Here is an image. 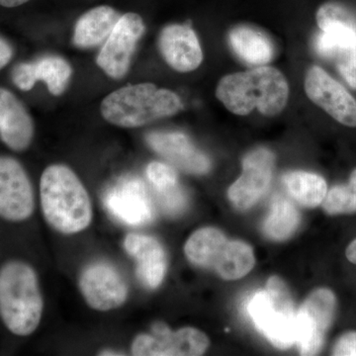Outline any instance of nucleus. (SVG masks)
<instances>
[{"label": "nucleus", "instance_id": "nucleus-1", "mask_svg": "<svg viewBox=\"0 0 356 356\" xmlns=\"http://www.w3.org/2000/svg\"><path fill=\"white\" fill-rule=\"evenodd\" d=\"M40 204L44 221L63 235H76L92 222L90 196L69 166L57 163L44 168L40 179Z\"/></svg>", "mask_w": 356, "mask_h": 356}, {"label": "nucleus", "instance_id": "nucleus-2", "mask_svg": "<svg viewBox=\"0 0 356 356\" xmlns=\"http://www.w3.org/2000/svg\"><path fill=\"white\" fill-rule=\"evenodd\" d=\"M216 96L232 113L245 116L257 109L273 117L286 107L289 86L280 70L261 65L222 77Z\"/></svg>", "mask_w": 356, "mask_h": 356}, {"label": "nucleus", "instance_id": "nucleus-3", "mask_svg": "<svg viewBox=\"0 0 356 356\" xmlns=\"http://www.w3.org/2000/svg\"><path fill=\"white\" fill-rule=\"evenodd\" d=\"M44 306L38 274L31 264L13 259L0 266V320L11 334H34L41 324Z\"/></svg>", "mask_w": 356, "mask_h": 356}, {"label": "nucleus", "instance_id": "nucleus-4", "mask_svg": "<svg viewBox=\"0 0 356 356\" xmlns=\"http://www.w3.org/2000/svg\"><path fill=\"white\" fill-rule=\"evenodd\" d=\"M184 108L177 93L153 83L124 86L102 102L103 118L121 128H138L173 116Z\"/></svg>", "mask_w": 356, "mask_h": 356}, {"label": "nucleus", "instance_id": "nucleus-5", "mask_svg": "<svg viewBox=\"0 0 356 356\" xmlns=\"http://www.w3.org/2000/svg\"><path fill=\"white\" fill-rule=\"evenodd\" d=\"M192 264L216 271L226 280H240L254 266L252 247L242 241H229L220 229L206 227L194 232L184 245Z\"/></svg>", "mask_w": 356, "mask_h": 356}, {"label": "nucleus", "instance_id": "nucleus-6", "mask_svg": "<svg viewBox=\"0 0 356 356\" xmlns=\"http://www.w3.org/2000/svg\"><path fill=\"white\" fill-rule=\"evenodd\" d=\"M248 312L255 327L280 350L296 343L297 312L286 283L278 276L267 281L266 290L248 302Z\"/></svg>", "mask_w": 356, "mask_h": 356}, {"label": "nucleus", "instance_id": "nucleus-7", "mask_svg": "<svg viewBox=\"0 0 356 356\" xmlns=\"http://www.w3.org/2000/svg\"><path fill=\"white\" fill-rule=\"evenodd\" d=\"M209 339L195 327L172 332L163 322L154 323L152 334H138L131 344L134 356H198L209 348Z\"/></svg>", "mask_w": 356, "mask_h": 356}, {"label": "nucleus", "instance_id": "nucleus-8", "mask_svg": "<svg viewBox=\"0 0 356 356\" xmlns=\"http://www.w3.org/2000/svg\"><path fill=\"white\" fill-rule=\"evenodd\" d=\"M145 30L146 25L140 14H122L98 54L96 64L111 79H123L128 74L136 47Z\"/></svg>", "mask_w": 356, "mask_h": 356}, {"label": "nucleus", "instance_id": "nucleus-9", "mask_svg": "<svg viewBox=\"0 0 356 356\" xmlns=\"http://www.w3.org/2000/svg\"><path fill=\"white\" fill-rule=\"evenodd\" d=\"M35 208L34 188L24 166L16 159L0 156V219L25 222Z\"/></svg>", "mask_w": 356, "mask_h": 356}, {"label": "nucleus", "instance_id": "nucleus-10", "mask_svg": "<svg viewBox=\"0 0 356 356\" xmlns=\"http://www.w3.org/2000/svg\"><path fill=\"white\" fill-rule=\"evenodd\" d=\"M336 297L331 290H315L297 312L296 343L302 355H316L322 348L331 327Z\"/></svg>", "mask_w": 356, "mask_h": 356}, {"label": "nucleus", "instance_id": "nucleus-11", "mask_svg": "<svg viewBox=\"0 0 356 356\" xmlns=\"http://www.w3.org/2000/svg\"><path fill=\"white\" fill-rule=\"evenodd\" d=\"M81 296L92 310L109 312L127 302L129 288L120 273L106 262H95L81 271L79 278Z\"/></svg>", "mask_w": 356, "mask_h": 356}, {"label": "nucleus", "instance_id": "nucleus-12", "mask_svg": "<svg viewBox=\"0 0 356 356\" xmlns=\"http://www.w3.org/2000/svg\"><path fill=\"white\" fill-rule=\"evenodd\" d=\"M275 156L264 147L254 149L245 156L243 172L232 184L228 197L240 210H248L266 194L273 179Z\"/></svg>", "mask_w": 356, "mask_h": 356}, {"label": "nucleus", "instance_id": "nucleus-13", "mask_svg": "<svg viewBox=\"0 0 356 356\" xmlns=\"http://www.w3.org/2000/svg\"><path fill=\"white\" fill-rule=\"evenodd\" d=\"M316 51L336 63L341 76L356 89V21L336 20L320 28Z\"/></svg>", "mask_w": 356, "mask_h": 356}, {"label": "nucleus", "instance_id": "nucleus-14", "mask_svg": "<svg viewBox=\"0 0 356 356\" xmlns=\"http://www.w3.org/2000/svg\"><path fill=\"white\" fill-rule=\"evenodd\" d=\"M305 91L309 99L334 120L348 127H356V100L322 67L314 65L308 70Z\"/></svg>", "mask_w": 356, "mask_h": 356}, {"label": "nucleus", "instance_id": "nucleus-15", "mask_svg": "<svg viewBox=\"0 0 356 356\" xmlns=\"http://www.w3.org/2000/svg\"><path fill=\"white\" fill-rule=\"evenodd\" d=\"M72 76V67L58 56H44L29 63H21L13 70V83L23 91H29L37 81H43L51 95H62Z\"/></svg>", "mask_w": 356, "mask_h": 356}, {"label": "nucleus", "instance_id": "nucleus-16", "mask_svg": "<svg viewBox=\"0 0 356 356\" xmlns=\"http://www.w3.org/2000/svg\"><path fill=\"white\" fill-rule=\"evenodd\" d=\"M159 48L166 64L179 72H193L203 60L197 35L187 25L172 24L161 30Z\"/></svg>", "mask_w": 356, "mask_h": 356}, {"label": "nucleus", "instance_id": "nucleus-17", "mask_svg": "<svg viewBox=\"0 0 356 356\" xmlns=\"http://www.w3.org/2000/svg\"><path fill=\"white\" fill-rule=\"evenodd\" d=\"M146 140L156 154L184 172L201 175L210 170V159L184 134L149 133Z\"/></svg>", "mask_w": 356, "mask_h": 356}, {"label": "nucleus", "instance_id": "nucleus-18", "mask_svg": "<svg viewBox=\"0 0 356 356\" xmlns=\"http://www.w3.org/2000/svg\"><path fill=\"white\" fill-rule=\"evenodd\" d=\"M34 134V121L24 104L10 90L0 88V140L20 153L31 146Z\"/></svg>", "mask_w": 356, "mask_h": 356}, {"label": "nucleus", "instance_id": "nucleus-19", "mask_svg": "<svg viewBox=\"0 0 356 356\" xmlns=\"http://www.w3.org/2000/svg\"><path fill=\"white\" fill-rule=\"evenodd\" d=\"M126 252L137 262V276L145 287L156 289L165 277L168 259L163 245L151 236L130 233L123 243Z\"/></svg>", "mask_w": 356, "mask_h": 356}, {"label": "nucleus", "instance_id": "nucleus-20", "mask_svg": "<svg viewBox=\"0 0 356 356\" xmlns=\"http://www.w3.org/2000/svg\"><path fill=\"white\" fill-rule=\"evenodd\" d=\"M122 14L110 6H98L79 16L74 26V44L79 49H92L105 43Z\"/></svg>", "mask_w": 356, "mask_h": 356}, {"label": "nucleus", "instance_id": "nucleus-21", "mask_svg": "<svg viewBox=\"0 0 356 356\" xmlns=\"http://www.w3.org/2000/svg\"><path fill=\"white\" fill-rule=\"evenodd\" d=\"M107 205L115 216L129 224H144L153 216L144 186L137 180L125 182L110 192Z\"/></svg>", "mask_w": 356, "mask_h": 356}, {"label": "nucleus", "instance_id": "nucleus-22", "mask_svg": "<svg viewBox=\"0 0 356 356\" xmlns=\"http://www.w3.org/2000/svg\"><path fill=\"white\" fill-rule=\"evenodd\" d=\"M232 50L248 65L261 67L273 60L274 46L264 33L248 26L234 28L229 34Z\"/></svg>", "mask_w": 356, "mask_h": 356}, {"label": "nucleus", "instance_id": "nucleus-23", "mask_svg": "<svg viewBox=\"0 0 356 356\" xmlns=\"http://www.w3.org/2000/svg\"><path fill=\"white\" fill-rule=\"evenodd\" d=\"M283 184L293 199L307 208L317 207L327 193V182L315 173L289 172L283 177Z\"/></svg>", "mask_w": 356, "mask_h": 356}, {"label": "nucleus", "instance_id": "nucleus-24", "mask_svg": "<svg viewBox=\"0 0 356 356\" xmlns=\"http://www.w3.org/2000/svg\"><path fill=\"white\" fill-rule=\"evenodd\" d=\"M299 224L300 214L296 207L287 199L278 197L264 222V232L270 240L282 242L295 233Z\"/></svg>", "mask_w": 356, "mask_h": 356}, {"label": "nucleus", "instance_id": "nucleus-25", "mask_svg": "<svg viewBox=\"0 0 356 356\" xmlns=\"http://www.w3.org/2000/svg\"><path fill=\"white\" fill-rule=\"evenodd\" d=\"M323 207L329 215L356 212V168L351 173L348 184L337 185L327 192Z\"/></svg>", "mask_w": 356, "mask_h": 356}, {"label": "nucleus", "instance_id": "nucleus-26", "mask_svg": "<svg viewBox=\"0 0 356 356\" xmlns=\"http://www.w3.org/2000/svg\"><path fill=\"white\" fill-rule=\"evenodd\" d=\"M147 177L158 193L172 191L178 186V177L175 168L159 161H153L147 165Z\"/></svg>", "mask_w": 356, "mask_h": 356}, {"label": "nucleus", "instance_id": "nucleus-27", "mask_svg": "<svg viewBox=\"0 0 356 356\" xmlns=\"http://www.w3.org/2000/svg\"><path fill=\"white\" fill-rule=\"evenodd\" d=\"M159 194L163 209L166 212L170 213V214L175 215L181 212L185 204H186L184 194L182 193V191H180L178 186L175 187V189H172V191Z\"/></svg>", "mask_w": 356, "mask_h": 356}, {"label": "nucleus", "instance_id": "nucleus-28", "mask_svg": "<svg viewBox=\"0 0 356 356\" xmlns=\"http://www.w3.org/2000/svg\"><path fill=\"white\" fill-rule=\"evenodd\" d=\"M332 355L356 356V332H350L339 337L332 350Z\"/></svg>", "mask_w": 356, "mask_h": 356}, {"label": "nucleus", "instance_id": "nucleus-29", "mask_svg": "<svg viewBox=\"0 0 356 356\" xmlns=\"http://www.w3.org/2000/svg\"><path fill=\"white\" fill-rule=\"evenodd\" d=\"M14 50L8 41L0 36V70L6 67L13 60Z\"/></svg>", "mask_w": 356, "mask_h": 356}, {"label": "nucleus", "instance_id": "nucleus-30", "mask_svg": "<svg viewBox=\"0 0 356 356\" xmlns=\"http://www.w3.org/2000/svg\"><path fill=\"white\" fill-rule=\"evenodd\" d=\"M31 0H0V6L4 7V8H16L24 6Z\"/></svg>", "mask_w": 356, "mask_h": 356}, {"label": "nucleus", "instance_id": "nucleus-31", "mask_svg": "<svg viewBox=\"0 0 356 356\" xmlns=\"http://www.w3.org/2000/svg\"><path fill=\"white\" fill-rule=\"evenodd\" d=\"M346 257L348 261L356 264V240L353 241L346 248Z\"/></svg>", "mask_w": 356, "mask_h": 356}, {"label": "nucleus", "instance_id": "nucleus-32", "mask_svg": "<svg viewBox=\"0 0 356 356\" xmlns=\"http://www.w3.org/2000/svg\"><path fill=\"white\" fill-rule=\"evenodd\" d=\"M99 355H125V353H120L118 350H104L100 351Z\"/></svg>", "mask_w": 356, "mask_h": 356}]
</instances>
